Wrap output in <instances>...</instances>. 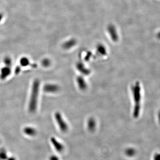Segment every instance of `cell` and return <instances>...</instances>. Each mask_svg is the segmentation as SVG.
Returning a JSON list of instances; mask_svg holds the SVG:
<instances>
[{
    "label": "cell",
    "mask_w": 160,
    "mask_h": 160,
    "mask_svg": "<svg viewBox=\"0 0 160 160\" xmlns=\"http://www.w3.org/2000/svg\"><path fill=\"white\" fill-rule=\"evenodd\" d=\"M40 81L38 79L33 82L30 100L29 103V111L31 113L36 112L38 108V99L39 94Z\"/></svg>",
    "instance_id": "cell-1"
},
{
    "label": "cell",
    "mask_w": 160,
    "mask_h": 160,
    "mask_svg": "<svg viewBox=\"0 0 160 160\" xmlns=\"http://www.w3.org/2000/svg\"><path fill=\"white\" fill-rule=\"evenodd\" d=\"M133 99L135 101V107H134L133 115L134 117L137 118L139 114L140 111V101L141 100V87L139 83L137 82L133 87Z\"/></svg>",
    "instance_id": "cell-2"
},
{
    "label": "cell",
    "mask_w": 160,
    "mask_h": 160,
    "mask_svg": "<svg viewBox=\"0 0 160 160\" xmlns=\"http://www.w3.org/2000/svg\"><path fill=\"white\" fill-rule=\"evenodd\" d=\"M55 117L56 122L58 124V126H59L61 131H62L63 132H66L68 129V127L64 119H63L61 114L59 112H57L55 114Z\"/></svg>",
    "instance_id": "cell-3"
},
{
    "label": "cell",
    "mask_w": 160,
    "mask_h": 160,
    "mask_svg": "<svg viewBox=\"0 0 160 160\" xmlns=\"http://www.w3.org/2000/svg\"><path fill=\"white\" fill-rule=\"evenodd\" d=\"M11 71V67L5 65L0 70V79L2 80L6 79L10 75Z\"/></svg>",
    "instance_id": "cell-4"
},
{
    "label": "cell",
    "mask_w": 160,
    "mask_h": 160,
    "mask_svg": "<svg viewBox=\"0 0 160 160\" xmlns=\"http://www.w3.org/2000/svg\"><path fill=\"white\" fill-rule=\"evenodd\" d=\"M59 90V86L55 84H46L44 87V90L46 93H56V92H57Z\"/></svg>",
    "instance_id": "cell-5"
},
{
    "label": "cell",
    "mask_w": 160,
    "mask_h": 160,
    "mask_svg": "<svg viewBox=\"0 0 160 160\" xmlns=\"http://www.w3.org/2000/svg\"><path fill=\"white\" fill-rule=\"evenodd\" d=\"M51 142L57 151L58 152H62L64 150V146L62 144L59 142L54 137H51Z\"/></svg>",
    "instance_id": "cell-6"
},
{
    "label": "cell",
    "mask_w": 160,
    "mask_h": 160,
    "mask_svg": "<svg viewBox=\"0 0 160 160\" xmlns=\"http://www.w3.org/2000/svg\"><path fill=\"white\" fill-rule=\"evenodd\" d=\"M108 32L109 33L111 38L112 39L113 41L114 42L118 41V35L114 26H113V25H109L108 27Z\"/></svg>",
    "instance_id": "cell-7"
},
{
    "label": "cell",
    "mask_w": 160,
    "mask_h": 160,
    "mask_svg": "<svg viewBox=\"0 0 160 160\" xmlns=\"http://www.w3.org/2000/svg\"><path fill=\"white\" fill-rule=\"evenodd\" d=\"M25 134L29 137H34L37 134V131L36 129L32 127L27 126L25 128L23 129Z\"/></svg>",
    "instance_id": "cell-8"
},
{
    "label": "cell",
    "mask_w": 160,
    "mask_h": 160,
    "mask_svg": "<svg viewBox=\"0 0 160 160\" xmlns=\"http://www.w3.org/2000/svg\"><path fill=\"white\" fill-rule=\"evenodd\" d=\"M76 43L75 40L72 39L65 43L63 45V46L66 49H70L71 48L74 46Z\"/></svg>",
    "instance_id": "cell-9"
},
{
    "label": "cell",
    "mask_w": 160,
    "mask_h": 160,
    "mask_svg": "<svg viewBox=\"0 0 160 160\" xmlns=\"http://www.w3.org/2000/svg\"><path fill=\"white\" fill-rule=\"evenodd\" d=\"M77 82L79 87L81 90H83V89L86 88L87 85H86V82H85V80L83 78L81 77H78L77 79Z\"/></svg>",
    "instance_id": "cell-10"
},
{
    "label": "cell",
    "mask_w": 160,
    "mask_h": 160,
    "mask_svg": "<svg viewBox=\"0 0 160 160\" xmlns=\"http://www.w3.org/2000/svg\"><path fill=\"white\" fill-rule=\"evenodd\" d=\"M96 127V122L94 119H90L88 122V128L91 131H93Z\"/></svg>",
    "instance_id": "cell-11"
},
{
    "label": "cell",
    "mask_w": 160,
    "mask_h": 160,
    "mask_svg": "<svg viewBox=\"0 0 160 160\" xmlns=\"http://www.w3.org/2000/svg\"><path fill=\"white\" fill-rule=\"evenodd\" d=\"M7 152L4 148L0 150V159L1 160H6L8 159Z\"/></svg>",
    "instance_id": "cell-12"
},
{
    "label": "cell",
    "mask_w": 160,
    "mask_h": 160,
    "mask_svg": "<svg viewBox=\"0 0 160 160\" xmlns=\"http://www.w3.org/2000/svg\"><path fill=\"white\" fill-rule=\"evenodd\" d=\"M20 63L21 65L22 66H29L30 65V62H29V60L28 58L26 57H23L21 59L20 61Z\"/></svg>",
    "instance_id": "cell-13"
},
{
    "label": "cell",
    "mask_w": 160,
    "mask_h": 160,
    "mask_svg": "<svg viewBox=\"0 0 160 160\" xmlns=\"http://www.w3.org/2000/svg\"><path fill=\"white\" fill-rule=\"evenodd\" d=\"M136 153V151L134 148H129L125 151V153L129 157H133L134 155Z\"/></svg>",
    "instance_id": "cell-14"
},
{
    "label": "cell",
    "mask_w": 160,
    "mask_h": 160,
    "mask_svg": "<svg viewBox=\"0 0 160 160\" xmlns=\"http://www.w3.org/2000/svg\"><path fill=\"white\" fill-rule=\"evenodd\" d=\"M4 63L5 66L11 67L12 65V61L10 57H5L4 59Z\"/></svg>",
    "instance_id": "cell-15"
},
{
    "label": "cell",
    "mask_w": 160,
    "mask_h": 160,
    "mask_svg": "<svg viewBox=\"0 0 160 160\" xmlns=\"http://www.w3.org/2000/svg\"><path fill=\"white\" fill-rule=\"evenodd\" d=\"M98 51H99V52L101 53V54L104 55V53H106V50H105V48L102 45H99L98 47Z\"/></svg>",
    "instance_id": "cell-16"
},
{
    "label": "cell",
    "mask_w": 160,
    "mask_h": 160,
    "mask_svg": "<svg viewBox=\"0 0 160 160\" xmlns=\"http://www.w3.org/2000/svg\"><path fill=\"white\" fill-rule=\"evenodd\" d=\"M50 61L48 59H44L42 62V65L44 67H48L50 65Z\"/></svg>",
    "instance_id": "cell-17"
},
{
    "label": "cell",
    "mask_w": 160,
    "mask_h": 160,
    "mask_svg": "<svg viewBox=\"0 0 160 160\" xmlns=\"http://www.w3.org/2000/svg\"><path fill=\"white\" fill-rule=\"evenodd\" d=\"M49 160H59L58 157L56 155H52L49 157Z\"/></svg>",
    "instance_id": "cell-18"
},
{
    "label": "cell",
    "mask_w": 160,
    "mask_h": 160,
    "mask_svg": "<svg viewBox=\"0 0 160 160\" xmlns=\"http://www.w3.org/2000/svg\"><path fill=\"white\" fill-rule=\"evenodd\" d=\"M154 160H160V153H156L154 155Z\"/></svg>",
    "instance_id": "cell-19"
},
{
    "label": "cell",
    "mask_w": 160,
    "mask_h": 160,
    "mask_svg": "<svg viewBox=\"0 0 160 160\" xmlns=\"http://www.w3.org/2000/svg\"><path fill=\"white\" fill-rule=\"evenodd\" d=\"M21 70V68L20 66H17L15 68V72L16 74H18L20 72Z\"/></svg>",
    "instance_id": "cell-20"
},
{
    "label": "cell",
    "mask_w": 160,
    "mask_h": 160,
    "mask_svg": "<svg viewBox=\"0 0 160 160\" xmlns=\"http://www.w3.org/2000/svg\"><path fill=\"white\" fill-rule=\"evenodd\" d=\"M7 160H16L15 158L14 157H10L8 158V159H7Z\"/></svg>",
    "instance_id": "cell-21"
},
{
    "label": "cell",
    "mask_w": 160,
    "mask_h": 160,
    "mask_svg": "<svg viewBox=\"0 0 160 160\" xmlns=\"http://www.w3.org/2000/svg\"><path fill=\"white\" fill-rule=\"evenodd\" d=\"M157 38H158L160 40V31L157 34Z\"/></svg>",
    "instance_id": "cell-22"
},
{
    "label": "cell",
    "mask_w": 160,
    "mask_h": 160,
    "mask_svg": "<svg viewBox=\"0 0 160 160\" xmlns=\"http://www.w3.org/2000/svg\"><path fill=\"white\" fill-rule=\"evenodd\" d=\"M158 119H159V121L160 123V111L158 114Z\"/></svg>",
    "instance_id": "cell-23"
},
{
    "label": "cell",
    "mask_w": 160,
    "mask_h": 160,
    "mask_svg": "<svg viewBox=\"0 0 160 160\" xmlns=\"http://www.w3.org/2000/svg\"><path fill=\"white\" fill-rule=\"evenodd\" d=\"M0 160H1V159H0Z\"/></svg>",
    "instance_id": "cell-24"
}]
</instances>
